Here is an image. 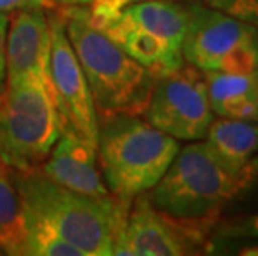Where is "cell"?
Wrapping results in <instances>:
<instances>
[{"instance_id":"277c9868","label":"cell","mask_w":258,"mask_h":256,"mask_svg":"<svg viewBox=\"0 0 258 256\" xmlns=\"http://www.w3.org/2000/svg\"><path fill=\"white\" fill-rule=\"evenodd\" d=\"M178 140L135 115L98 118L97 155L112 197L134 200L152 190L178 153Z\"/></svg>"},{"instance_id":"e0dca14e","label":"cell","mask_w":258,"mask_h":256,"mask_svg":"<svg viewBox=\"0 0 258 256\" xmlns=\"http://www.w3.org/2000/svg\"><path fill=\"white\" fill-rule=\"evenodd\" d=\"M25 211V254L27 256H84L69 243L45 218L24 203Z\"/></svg>"},{"instance_id":"52a82bcc","label":"cell","mask_w":258,"mask_h":256,"mask_svg":"<svg viewBox=\"0 0 258 256\" xmlns=\"http://www.w3.org/2000/svg\"><path fill=\"white\" fill-rule=\"evenodd\" d=\"M144 117L155 128L177 140L205 138L213 122V112L202 70L188 63L155 77Z\"/></svg>"},{"instance_id":"7a4b0ae2","label":"cell","mask_w":258,"mask_h":256,"mask_svg":"<svg viewBox=\"0 0 258 256\" xmlns=\"http://www.w3.org/2000/svg\"><path fill=\"white\" fill-rule=\"evenodd\" d=\"M12 172L22 201L43 216L84 256H110L115 239L127 221L132 201L90 197L62 187L35 168Z\"/></svg>"},{"instance_id":"7c38bea8","label":"cell","mask_w":258,"mask_h":256,"mask_svg":"<svg viewBox=\"0 0 258 256\" xmlns=\"http://www.w3.org/2000/svg\"><path fill=\"white\" fill-rule=\"evenodd\" d=\"M92 25L110 37L115 43H118L132 58L144 65L153 77L173 72L185 62L180 48H175L160 37L150 34L122 12Z\"/></svg>"},{"instance_id":"d6986e66","label":"cell","mask_w":258,"mask_h":256,"mask_svg":"<svg viewBox=\"0 0 258 256\" xmlns=\"http://www.w3.org/2000/svg\"><path fill=\"white\" fill-rule=\"evenodd\" d=\"M205 5L258 27V0H205Z\"/></svg>"},{"instance_id":"4fadbf2b","label":"cell","mask_w":258,"mask_h":256,"mask_svg":"<svg viewBox=\"0 0 258 256\" xmlns=\"http://www.w3.org/2000/svg\"><path fill=\"white\" fill-rule=\"evenodd\" d=\"M213 115L258 122V77L253 73L203 72Z\"/></svg>"},{"instance_id":"3957f363","label":"cell","mask_w":258,"mask_h":256,"mask_svg":"<svg viewBox=\"0 0 258 256\" xmlns=\"http://www.w3.org/2000/svg\"><path fill=\"white\" fill-rule=\"evenodd\" d=\"M65 30L89 83L97 117H142L155 77L118 43L72 9H65Z\"/></svg>"},{"instance_id":"ba28073f","label":"cell","mask_w":258,"mask_h":256,"mask_svg":"<svg viewBox=\"0 0 258 256\" xmlns=\"http://www.w3.org/2000/svg\"><path fill=\"white\" fill-rule=\"evenodd\" d=\"M52 35L50 78L52 100L60 122V132L74 133L97 146L98 117L87 78L65 30V14L50 12Z\"/></svg>"},{"instance_id":"5bb4252c","label":"cell","mask_w":258,"mask_h":256,"mask_svg":"<svg viewBox=\"0 0 258 256\" xmlns=\"http://www.w3.org/2000/svg\"><path fill=\"white\" fill-rule=\"evenodd\" d=\"M205 143L213 156L230 172H241L253 161L258 150V122L238 118L213 120Z\"/></svg>"},{"instance_id":"9a60e30c","label":"cell","mask_w":258,"mask_h":256,"mask_svg":"<svg viewBox=\"0 0 258 256\" xmlns=\"http://www.w3.org/2000/svg\"><path fill=\"white\" fill-rule=\"evenodd\" d=\"M135 24L182 50L188 27V7L175 0H142L122 10Z\"/></svg>"},{"instance_id":"7402d4cb","label":"cell","mask_w":258,"mask_h":256,"mask_svg":"<svg viewBox=\"0 0 258 256\" xmlns=\"http://www.w3.org/2000/svg\"><path fill=\"white\" fill-rule=\"evenodd\" d=\"M48 0H0V12H15L20 9L42 7Z\"/></svg>"},{"instance_id":"8992f818","label":"cell","mask_w":258,"mask_h":256,"mask_svg":"<svg viewBox=\"0 0 258 256\" xmlns=\"http://www.w3.org/2000/svg\"><path fill=\"white\" fill-rule=\"evenodd\" d=\"M182 53L202 72L253 73L258 68V27L208 5H191Z\"/></svg>"},{"instance_id":"cb8c5ba5","label":"cell","mask_w":258,"mask_h":256,"mask_svg":"<svg viewBox=\"0 0 258 256\" xmlns=\"http://www.w3.org/2000/svg\"><path fill=\"white\" fill-rule=\"evenodd\" d=\"M256 77H258V68H256Z\"/></svg>"},{"instance_id":"2e32d148","label":"cell","mask_w":258,"mask_h":256,"mask_svg":"<svg viewBox=\"0 0 258 256\" xmlns=\"http://www.w3.org/2000/svg\"><path fill=\"white\" fill-rule=\"evenodd\" d=\"M0 253L25 254L24 201L14 183L12 172L0 161Z\"/></svg>"},{"instance_id":"6da1fadb","label":"cell","mask_w":258,"mask_h":256,"mask_svg":"<svg viewBox=\"0 0 258 256\" xmlns=\"http://www.w3.org/2000/svg\"><path fill=\"white\" fill-rule=\"evenodd\" d=\"M256 175L258 160L241 172H230L213 156L205 141L197 140L178 150L148 198L173 220L210 231L223 206L250 188Z\"/></svg>"},{"instance_id":"ac0fdd59","label":"cell","mask_w":258,"mask_h":256,"mask_svg":"<svg viewBox=\"0 0 258 256\" xmlns=\"http://www.w3.org/2000/svg\"><path fill=\"white\" fill-rule=\"evenodd\" d=\"M63 2L84 19L95 24V22L115 17L130 4L142 2V0H63Z\"/></svg>"},{"instance_id":"8fae6325","label":"cell","mask_w":258,"mask_h":256,"mask_svg":"<svg viewBox=\"0 0 258 256\" xmlns=\"http://www.w3.org/2000/svg\"><path fill=\"white\" fill-rule=\"evenodd\" d=\"M40 172L72 192L90 197H110L98 165L97 146L74 133L60 132Z\"/></svg>"},{"instance_id":"9c48e42d","label":"cell","mask_w":258,"mask_h":256,"mask_svg":"<svg viewBox=\"0 0 258 256\" xmlns=\"http://www.w3.org/2000/svg\"><path fill=\"white\" fill-rule=\"evenodd\" d=\"M112 254L182 256L200 253L208 230L173 220L152 205L148 195L135 197Z\"/></svg>"},{"instance_id":"30bf717a","label":"cell","mask_w":258,"mask_h":256,"mask_svg":"<svg viewBox=\"0 0 258 256\" xmlns=\"http://www.w3.org/2000/svg\"><path fill=\"white\" fill-rule=\"evenodd\" d=\"M9 24L10 29L5 42V78L14 83L35 81L52 97V35L47 14L42 7L20 9L15 10Z\"/></svg>"},{"instance_id":"44dd1931","label":"cell","mask_w":258,"mask_h":256,"mask_svg":"<svg viewBox=\"0 0 258 256\" xmlns=\"http://www.w3.org/2000/svg\"><path fill=\"white\" fill-rule=\"evenodd\" d=\"M10 15L7 12H0V90L5 83V42H7Z\"/></svg>"},{"instance_id":"5b68a950","label":"cell","mask_w":258,"mask_h":256,"mask_svg":"<svg viewBox=\"0 0 258 256\" xmlns=\"http://www.w3.org/2000/svg\"><path fill=\"white\" fill-rule=\"evenodd\" d=\"M60 137L52 97L35 81H7L0 90V161L10 170L42 165Z\"/></svg>"},{"instance_id":"ffe728a7","label":"cell","mask_w":258,"mask_h":256,"mask_svg":"<svg viewBox=\"0 0 258 256\" xmlns=\"http://www.w3.org/2000/svg\"><path fill=\"white\" fill-rule=\"evenodd\" d=\"M222 235L225 238H250L258 239V215L240 218L223 228Z\"/></svg>"},{"instance_id":"603a6c76","label":"cell","mask_w":258,"mask_h":256,"mask_svg":"<svg viewBox=\"0 0 258 256\" xmlns=\"http://www.w3.org/2000/svg\"><path fill=\"white\" fill-rule=\"evenodd\" d=\"M240 254H243V256H258V243L255 244H250V246H243V248H240Z\"/></svg>"}]
</instances>
